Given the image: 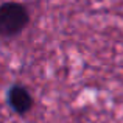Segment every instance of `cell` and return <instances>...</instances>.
<instances>
[{
	"mask_svg": "<svg viewBox=\"0 0 123 123\" xmlns=\"http://www.w3.org/2000/svg\"><path fill=\"white\" fill-rule=\"evenodd\" d=\"M9 101H11V106L20 114H25L31 109L33 106V100H31V95L28 93L27 89L20 86H16L11 89L9 92Z\"/></svg>",
	"mask_w": 123,
	"mask_h": 123,
	"instance_id": "7a4b0ae2",
	"label": "cell"
},
{
	"mask_svg": "<svg viewBox=\"0 0 123 123\" xmlns=\"http://www.w3.org/2000/svg\"><path fill=\"white\" fill-rule=\"evenodd\" d=\"M28 24V11L20 3L0 6V36H14Z\"/></svg>",
	"mask_w": 123,
	"mask_h": 123,
	"instance_id": "6da1fadb",
	"label": "cell"
}]
</instances>
